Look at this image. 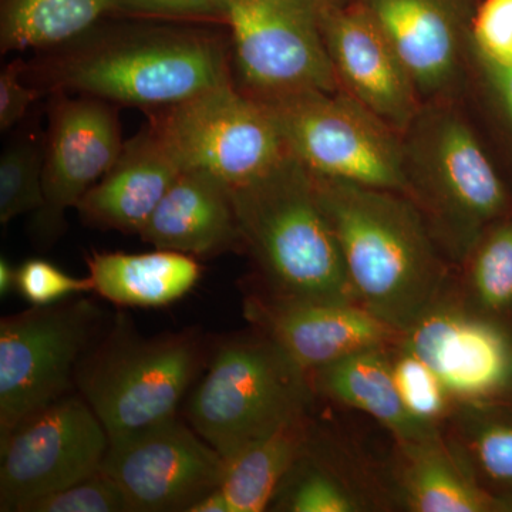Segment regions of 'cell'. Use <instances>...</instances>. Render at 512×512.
I'll return each mask as SVG.
<instances>
[{
    "label": "cell",
    "mask_w": 512,
    "mask_h": 512,
    "mask_svg": "<svg viewBox=\"0 0 512 512\" xmlns=\"http://www.w3.org/2000/svg\"><path fill=\"white\" fill-rule=\"evenodd\" d=\"M109 434L82 394H69L0 441V511L25 512L103 466Z\"/></svg>",
    "instance_id": "11"
},
{
    "label": "cell",
    "mask_w": 512,
    "mask_h": 512,
    "mask_svg": "<svg viewBox=\"0 0 512 512\" xmlns=\"http://www.w3.org/2000/svg\"><path fill=\"white\" fill-rule=\"evenodd\" d=\"M400 343L439 376L456 403L493 399L512 380V348L503 330L448 288Z\"/></svg>",
    "instance_id": "13"
},
{
    "label": "cell",
    "mask_w": 512,
    "mask_h": 512,
    "mask_svg": "<svg viewBox=\"0 0 512 512\" xmlns=\"http://www.w3.org/2000/svg\"><path fill=\"white\" fill-rule=\"evenodd\" d=\"M313 393L309 373L255 330L222 340L214 349L188 403L187 420L227 460L308 413Z\"/></svg>",
    "instance_id": "5"
},
{
    "label": "cell",
    "mask_w": 512,
    "mask_h": 512,
    "mask_svg": "<svg viewBox=\"0 0 512 512\" xmlns=\"http://www.w3.org/2000/svg\"><path fill=\"white\" fill-rule=\"evenodd\" d=\"M150 124L183 170L205 171L231 188L264 177L291 157L271 107L234 82L151 110Z\"/></svg>",
    "instance_id": "10"
},
{
    "label": "cell",
    "mask_w": 512,
    "mask_h": 512,
    "mask_svg": "<svg viewBox=\"0 0 512 512\" xmlns=\"http://www.w3.org/2000/svg\"><path fill=\"white\" fill-rule=\"evenodd\" d=\"M340 0H224L242 92L261 101L339 92L325 25Z\"/></svg>",
    "instance_id": "8"
},
{
    "label": "cell",
    "mask_w": 512,
    "mask_h": 512,
    "mask_svg": "<svg viewBox=\"0 0 512 512\" xmlns=\"http://www.w3.org/2000/svg\"><path fill=\"white\" fill-rule=\"evenodd\" d=\"M96 97H59L50 111L43 157L45 204L35 214L33 232L52 244L63 232L64 217L110 170L124 143L117 111Z\"/></svg>",
    "instance_id": "14"
},
{
    "label": "cell",
    "mask_w": 512,
    "mask_h": 512,
    "mask_svg": "<svg viewBox=\"0 0 512 512\" xmlns=\"http://www.w3.org/2000/svg\"><path fill=\"white\" fill-rule=\"evenodd\" d=\"M406 133L410 198L441 249L461 264L491 222L504 214L503 181L476 134L451 111L420 110Z\"/></svg>",
    "instance_id": "6"
},
{
    "label": "cell",
    "mask_w": 512,
    "mask_h": 512,
    "mask_svg": "<svg viewBox=\"0 0 512 512\" xmlns=\"http://www.w3.org/2000/svg\"><path fill=\"white\" fill-rule=\"evenodd\" d=\"M390 346L363 350L313 370V392L366 413L392 434L396 444L439 439L443 427L417 420L403 403L394 382Z\"/></svg>",
    "instance_id": "20"
},
{
    "label": "cell",
    "mask_w": 512,
    "mask_h": 512,
    "mask_svg": "<svg viewBox=\"0 0 512 512\" xmlns=\"http://www.w3.org/2000/svg\"><path fill=\"white\" fill-rule=\"evenodd\" d=\"M16 291L33 306H45L93 292V284L89 276L74 278L45 259H29L16 272Z\"/></svg>",
    "instance_id": "31"
},
{
    "label": "cell",
    "mask_w": 512,
    "mask_h": 512,
    "mask_svg": "<svg viewBox=\"0 0 512 512\" xmlns=\"http://www.w3.org/2000/svg\"><path fill=\"white\" fill-rule=\"evenodd\" d=\"M264 103L271 107L289 153L313 177L410 198L403 141L348 93H305Z\"/></svg>",
    "instance_id": "9"
},
{
    "label": "cell",
    "mask_w": 512,
    "mask_h": 512,
    "mask_svg": "<svg viewBox=\"0 0 512 512\" xmlns=\"http://www.w3.org/2000/svg\"><path fill=\"white\" fill-rule=\"evenodd\" d=\"M412 76L420 97L439 96L458 76L470 37V0H360Z\"/></svg>",
    "instance_id": "17"
},
{
    "label": "cell",
    "mask_w": 512,
    "mask_h": 512,
    "mask_svg": "<svg viewBox=\"0 0 512 512\" xmlns=\"http://www.w3.org/2000/svg\"><path fill=\"white\" fill-rule=\"evenodd\" d=\"M313 178L357 303L403 333L451 286L429 222L400 192Z\"/></svg>",
    "instance_id": "1"
},
{
    "label": "cell",
    "mask_w": 512,
    "mask_h": 512,
    "mask_svg": "<svg viewBox=\"0 0 512 512\" xmlns=\"http://www.w3.org/2000/svg\"><path fill=\"white\" fill-rule=\"evenodd\" d=\"M116 9L117 0H2L0 47L9 53L66 45Z\"/></svg>",
    "instance_id": "25"
},
{
    "label": "cell",
    "mask_w": 512,
    "mask_h": 512,
    "mask_svg": "<svg viewBox=\"0 0 512 512\" xmlns=\"http://www.w3.org/2000/svg\"><path fill=\"white\" fill-rule=\"evenodd\" d=\"M470 40L481 62L512 64V0H484L474 12Z\"/></svg>",
    "instance_id": "32"
},
{
    "label": "cell",
    "mask_w": 512,
    "mask_h": 512,
    "mask_svg": "<svg viewBox=\"0 0 512 512\" xmlns=\"http://www.w3.org/2000/svg\"><path fill=\"white\" fill-rule=\"evenodd\" d=\"M461 264L467 306L491 319L512 308V221L485 229Z\"/></svg>",
    "instance_id": "26"
},
{
    "label": "cell",
    "mask_w": 512,
    "mask_h": 512,
    "mask_svg": "<svg viewBox=\"0 0 512 512\" xmlns=\"http://www.w3.org/2000/svg\"><path fill=\"white\" fill-rule=\"evenodd\" d=\"M390 363L394 382L407 410L423 423L443 427L456 402L439 376L400 340L390 346Z\"/></svg>",
    "instance_id": "27"
},
{
    "label": "cell",
    "mask_w": 512,
    "mask_h": 512,
    "mask_svg": "<svg viewBox=\"0 0 512 512\" xmlns=\"http://www.w3.org/2000/svg\"><path fill=\"white\" fill-rule=\"evenodd\" d=\"M302 458V457H301ZM299 458L293 466L295 477L284 495L282 510L292 512H362L370 501L339 473L328 467L308 464Z\"/></svg>",
    "instance_id": "29"
},
{
    "label": "cell",
    "mask_w": 512,
    "mask_h": 512,
    "mask_svg": "<svg viewBox=\"0 0 512 512\" xmlns=\"http://www.w3.org/2000/svg\"><path fill=\"white\" fill-rule=\"evenodd\" d=\"M93 292L126 308H158L183 298L201 278L194 256L156 249L146 254L93 252L87 258Z\"/></svg>",
    "instance_id": "22"
},
{
    "label": "cell",
    "mask_w": 512,
    "mask_h": 512,
    "mask_svg": "<svg viewBox=\"0 0 512 512\" xmlns=\"http://www.w3.org/2000/svg\"><path fill=\"white\" fill-rule=\"evenodd\" d=\"M101 471L131 512H188L221 487L225 458L177 416L110 441Z\"/></svg>",
    "instance_id": "12"
},
{
    "label": "cell",
    "mask_w": 512,
    "mask_h": 512,
    "mask_svg": "<svg viewBox=\"0 0 512 512\" xmlns=\"http://www.w3.org/2000/svg\"><path fill=\"white\" fill-rule=\"evenodd\" d=\"M309 443L308 413L289 420L225 460L221 488L231 512H261L278 497L282 484Z\"/></svg>",
    "instance_id": "23"
},
{
    "label": "cell",
    "mask_w": 512,
    "mask_h": 512,
    "mask_svg": "<svg viewBox=\"0 0 512 512\" xmlns=\"http://www.w3.org/2000/svg\"><path fill=\"white\" fill-rule=\"evenodd\" d=\"M25 512H130L126 495L103 471L84 478L26 508Z\"/></svg>",
    "instance_id": "30"
},
{
    "label": "cell",
    "mask_w": 512,
    "mask_h": 512,
    "mask_svg": "<svg viewBox=\"0 0 512 512\" xmlns=\"http://www.w3.org/2000/svg\"><path fill=\"white\" fill-rule=\"evenodd\" d=\"M244 248L262 293L288 301L357 303L335 229L313 175L292 156L232 188Z\"/></svg>",
    "instance_id": "2"
},
{
    "label": "cell",
    "mask_w": 512,
    "mask_h": 512,
    "mask_svg": "<svg viewBox=\"0 0 512 512\" xmlns=\"http://www.w3.org/2000/svg\"><path fill=\"white\" fill-rule=\"evenodd\" d=\"M394 490L412 512H490L504 507L471 476L446 439L397 444Z\"/></svg>",
    "instance_id": "21"
},
{
    "label": "cell",
    "mask_w": 512,
    "mask_h": 512,
    "mask_svg": "<svg viewBox=\"0 0 512 512\" xmlns=\"http://www.w3.org/2000/svg\"><path fill=\"white\" fill-rule=\"evenodd\" d=\"M224 0H117L121 12L151 16L221 15Z\"/></svg>",
    "instance_id": "34"
},
{
    "label": "cell",
    "mask_w": 512,
    "mask_h": 512,
    "mask_svg": "<svg viewBox=\"0 0 512 512\" xmlns=\"http://www.w3.org/2000/svg\"><path fill=\"white\" fill-rule=\"evenodd\" d=\"M483 63L484 70L493 83L495 92L503 101L505 110L512 123V64Z\"/></svg>",
    "instance_id": "35"
},
{
    "label": "cell",
    "mask_w": 512,
    "mask_h": 512,
    "mask_svg": "<svg viewBox=\"0 0 512 512\" xmlns=\"http://www.w3.org/2000/svg\"><path fill=\"white\" fill-rule=\"evenodd\" d=\"M340 89L404 133L419 116L420 94L392 43L362 2L336 5L325 25Z\"/></svg>",
    "instance_id": "16"
},
{
    "label": "cell",
    "mask_w": 512,
    "mask_h": 512,
    "mask_svg": "<svg viewBox=\"0 0 512 512\" xmlns=\"http://www.w3.org/2000/svg\"><path fill=\"white\" fill-rule=\"evenodd\" d=\"M490 400L454 404L443 433L471 476L494 497L495 490H512V413Z\"/></svg>",
    "instance_id": "24"
},
{
    "label": "cell",
    "mask_w": 512,
    "mask_h": 512,
    "mask_svg": "<svg viewBox=\"0 0 512 512\" xmlns=\"http://www.w3.org/2000/svg\"><path fill=\"white\" fill-rule=\"evenodd\" d=\"M207 359L198 330L144 338L127 316L117 315L83 357L76 389L113 441L177 416Z\"/></svg>",
    "instance_id": "4"
},
{
    "label": "cell",
    "mask_w": 512,
    "mask_h": 512,
    "mask_svg": "<svg viewBox=\"0 0 512 512\" xmlns=\"http://www.w3.org/2000/svg\"><path fill=\"white\" fill-rule=\"evenodd\" d=\"M244 315L308 373L402 338L359 303L288 301L256 291L245 298Z\"/></svg>",
    "instance_id": "15"
},
{
    "label": "cell",
    "mask_w": 512,
    "mask_h": 512,
    "mask_svg": "<svg viewBox=\"0 0 512 512\" xmlns=\"http://www.w3.org/2000/svg\"><path fill=\"white\" fill-rule=\"evenodd\" d=\"M188 512H231V507L227 495L220 487L198 500Z\"/></svg>",
    "instance_id": "36"
},
{
    "label": "cell",
    "mask_w": 512,
    "mask_h": 512,
    "mask_svg": "<svg viewBox=\"0 0 512 512\" xmlns=\"http://www.w3.org/2000/svg\"><path fill=\"white\" fill-rule=\"evenodd\" d=\"M43 157L33 141L13 144L0 158V224L36 212L45 204Z\"/></svg>",
    "instance_id": "28"
},
{
    "label": "cell",
    "mask_w": 512,
    "mask_h": 512,
    "mask_svg": "<svg viewBox=\"0 0 512 512\" xmlns=\"http://www.w3.org/2000/svg\"><path fill=\"white\" fill-rule=\"evenodd\" d=\"M109 328L90 299L67 298L0 320V441L72 394L77 369Z\"/></svg>",
    "instance_id": "7"
},
{
    "label": "cell",
    "mask_w": 512,
    "mask_h": 512,
    "mask_svg": "<svg viewBox=\"0 0 512 512\" xmlns=\"http://www.w3.org/2000/svg\"><path fill=\"white\" fill-rule=\"evenodd\" d=\"M16 272L18 269L13 268L8 259H0V295H9L16 289Z\"/></svg>",
    "instance_id": "37"
},
{
    "label": "cell",
    "mask_w": 512,
    "mask_h": 512,
    "mask_svg": "<svg viewBox=\"0 0 512 512\" xmlns=\"http://www.w3.org/2000/svg\"><path fill=\"white\" fill-rule=\"evenodd\" d=\"M138 235L156 249L194 258L244 248L232 188L201 170L181 171Z\"/></svg>",
    "instance_id": "18"
},
{
    "label": "cell",
    "mask_w": 512,
    "mask_h": 512,
    "mask_svg": "<svg viewBox=\"0 0 512 512\" xmlns=\"http://www.w3.org/2000/svg\"><path fill=\"white\" fill-rule=\"evenodd\" d=\"M64 47L46 84L113 104L164 109L232 83L227 45L201 30L136 29Z\"/></svg>",
    "instance_id": "3"
},
{
    "label": "cell",
    "mask_w": 512,
    "mask_h": 512,
    "mask_svg": "<svg viewBox=\"0 0 512 512\" xmlns=\"http://www.w3.org/2000/svg\"><path fill=\"white\" fill-rule=\"evenodd\" d=\"M183 167L151 124L124 143L116 163L77 204L93 227L140 234Z\"/></svg>",
    "instance_id": "19"
},
{
    "label": "cell",
    "mask_w": 512,
    "mask_h": 512,
    "mask_svg": "<svg viewBox=\"0 0 512 512\" xmlns=\"http://www.w3.org/2000/svg\"><path fill=\"white\" fill-rule=\"evenodd\" d=\"M25 63L15 60L0 73V130L8 131L26 116L42 92L23 83Z\"/></svg>",
    "instance_id": "33"
}]
</instances>
